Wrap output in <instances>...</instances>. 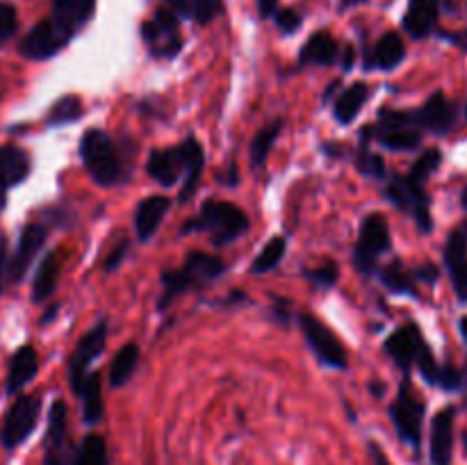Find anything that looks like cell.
I'll use <instances>...</instances> for the list:
<instances>
[{
    "label": "cell",
    "mask_w": 467,
    "mask_h": 465,
    "mask_svg": "<svg viewBox=\"0 0 467 465\" xmlns=\"http://www.w3.org/2000/svg\"><path fill=\"white\" fill-rule=\"evenodd\" d=\"M226 272V263L219 255L205 251H192L181 269H164L162 272V299L158 301V310L169 308L176 296L190 290H203L213 281H217Z\"/></svg>",
    "instance_id": "1"
},
{
    "label": "cell",
    "mask_w": 467,
    "mask_h": 465,
    "mask_svg": "<svg viewBox=\"0 0 467 465\" xmlns=\"http://www.w3.org/2000/svg\"><path fill=\"white\" fill-rule=\"evenodd\" d=\"M246 228H249V217L244 214V210L228 201L210 199L201 208V217L187 222L182 226V232L190 235L196 231H208L213 235L214 246H226L237 240L242 232H246Z\"/></svg>",
    "instance_id": "2"
},
{
    "label": "cell",
    "mask_w": 467,
    "mask_h": 465,
    "mask_svg": "<svg viewBox=\"0 0 467 465\" xmlns=\"http://www.w3.org/2000/svg\"><path fill=\"white\" fill-rule=\"evenodd\" d=\"M80 158L89 176L99 185L109 187L121 181V155L114 141L99 128H91L82 135Z\"/></svg>",
    "instance_id": "3"
},
{
    "label": "cell",
    "mask_w": 467,
    "mask_h": 465,
    "mask_svg": "<svg viewBox=\"0 0 467 465\" xmlns=\"http://www.w3.org/2000/svg\"><path fill=\"white\" fill-rule=\"evenodd\" d=\"M377 140L390 150H413L420 146V128L415 126L413 112H400V109H381L379 121L374 126H365L360 132V141L369 144V140Z\"/></svg>",
    "instance_id": "4"
},
{
    "label": "cell",
    "mask_w": 467,
    "mask_h": 465,
    "mask_svg": "<svg viewBox=\"0 0 467 465\" xmlns=\"http://www.w3.org/2000/svg\"><path fill=\"white\" fill-rule=\"evenodd\" d=\"M141 39L149 46L150 55L160 59H171L181 53L182 36H181V18L167 7H158L149 21L141 23L140 27Z\"/></svg>",
    "instance_id": "5"
},
{
    "label": "cell",
    "mask_w": 467,
    "mask_h": 465,
    "mask_svg": "<svg viewBox=\"0 0 467 465\" xmlns=\"http://www.w3.org/2000/svg\"><path fill=\"white\" fill-rule=\"evenodd\" d=\"M390 226H388L386 217L379 212L368 214L360 223L358 242L354 246V264L363 276H369V274L377 269L379 255L386 253L390 249Z\"/></svg>",
    "instance_id": "6"
},
{
    "label": "cell",
    "mask_w": 467,
    "mask_h": 465,
    "mask_svg": "<svg viewBox=\"0 0 467 465\" xmlns=\"http://www.w3.org/2000/svg\"><path fill=\"white\" fill-rule=\"evenodd\" d=\"M424 410H427V406H424V401L418 399V395L410 390V383H401L400 395H397V399L392 401L390 406V418L397 429V436H400L406 445L413 447L415 451L422 445Z\"/></svg>",
    "instance_id": "7"
},
{
    "label": "cell",
    "mask_w": 467,
    "mask_h": 465,
    "mask_svg": "<svg viewBox=\"0 0 467 465\" xmlns=\"http://www.w3.org/2000/svg\"><path fill=\"white\" fill-rule=\"evenodd\" d=\"M41 415V399L36 395H21L14 399V404L9 406L7 415H5L3 429H0V442H3L5 450H16L18 445L30 438V433L35 431L36 422H39Z\"/></svg>",
    "instance_id": "8"
},
{
    "label": "cell",
    "mask_w": 467,
    "mask_h": 465,
    "mask_svg": "<svg viewBox=\"0 0 467 465\" xmlns=\"http://www.w3.org/2000/svg\"><path fill=\"white\" fill-rule=\"evenodd\" d=\"M383 194H386V199L390 201L395 208L409 212L410 217L415 219V223L420 226V231H431L433 219L431 210H429V196L420 182L410 181L409 176H392Z\"/></svg>",
    "instance_id": "9"
},
{
    "label": "cell",
    "mask_w": 467,
    "mask_h": 465,
    "mask_svg": "<svg viewBox=\"0 0 467 465\" xmlns=\"http://www.w3.org/2000/svg\"><path fill=\"white\" fill-rule=\"evenodd\" d=\"M299 326H301V331H304V337H306V342H308L310 351L317 356V360L324 365V367L347 369L345 346H342V342L337 340L336 333H333L327 324L319 322L315 315L301 313Z\"/></svg>",
    "instance_id": "10"
},
{
    "label": "cell",
    "mask_w": 467,
    "mask_h": 465,
    "mask_svg": "<svg viewBox=\"0 0 467 465\" xmlns=\"http://www.w3.org/2000/svg\"><path fill=\"white\" fill-rule=\"evenodd\" d=\"M109 326L108 322H99L91 331H87L82 336V340L78 342V346L73 349V354L68 356V383H71V390L76 395H80L82 386H85L87 377H89V367L105 349V342H108Z\"/></svg>",
    "instance_id": "11"
},
{
    "label": "cell",
    "mask_w": 467,
    "mask_h": 465,
    "mask_svg": "<svg viewBox=\"0 0 467 465\" xmlns=\"http://www.w3.org/2000/svg\"><path fill=\"white\" fill-rule=\"evenodd\" d=\"M71 41V36L59 30L53 18H44L36 23L18 44V53L27 59H50Z\"/></svg>",
    "instance_id": "12"
},
{
    "label": "cell",
    "mask_w": 467,
    "mask_h": 465,
    "mask_svg": "<svg viewBox=\"0 0 467 465\" xmlns=\"http://www.w3.org/2000/svg\"><path fill=\"white\" fill-rule=\"evenodd\" d=\"M46 240H48V228L44 223H27L23 226L21 235H18L16 251H14L12 260H9V281L18 283L23 281L26 272L30 269L32 260L36 258L41 249H44Z\"/></svg>",
    "instance_id": "13"
},
{
    "label": "cell",
    "mask_w": 467,
    "mask_h": 465,
    "mask_svg": "<svg viewBox=\"0 0 467 465\" xmlns=\"http://www.w3.org/2000/svg\"><path fill=\"white\" fill-rule=\"evenodd\" d=\"M32 169L30 153L16 144L0 146V212L7 205V191L21 185Z\"/></svg>",
    "instance_id": "14"
},
{
    "label": "cell",
    "mask_w": 467,
    "mask_h": 465,
    "mask_svg": "<svg viewBox=\"0 0 467 465\" xmlns=\"http://www.w3.org/2000/svg\"><path fill=\"white\" fill-rule=\"evenodd\" d=\"M67 442H68V415L67 404L62 399L50 406L48 431L44 440V465H67Z\"/></svg>",
    "instance_id": "15"
},
{
    "label": "cell",
    "mask_w": 467,
    "mask_h": 465,
    "mask_svg": "<svg viewBox=\"0 0 467 465\" xmlns=\"http://www.w3.org/2000/svg\"><path fill=\"white\" fill-rule=\"evenodd\" d=\"M415 126L422 128V130L433 132V135H445L454 128L456 123V105L447 98L442 91H436L433 96H429L427 103L413 114Z\"/></svg>",
    "instance_id": "16"
},
{
    "label": "cell",
    "mask_w": 467,
    "mask_h": 465,
    "mask_svg": "<svg viewBox=\"0 0 467 465\" xmlns=\"http://www.w3.org/2000/svg\"><path fill=\"white\" fill-rule=\"evenodd\" d=\"M427 346L424 342L422 331H420L418 324H406V326L397 328L390 337L386 340V354L400 365L401 369H410L418 360V356L422 354V349Z\"/></svg>",
    "instance_id": "17"
},
{
    "label": "cell",
    "mask_w": 467,
    "mask_h": 465,
    "mask_svg": "<svg viewBox=\"0 0 467 465\" xmlns=\"http://www.w3.org/2000/svg\"><path fill=\"white\" fill-rule=\"evenodd\" d=\"M50 18L59 30L76 36L96 12V0H50Z\"/></svg>",
    "instance_id": "18"
},
{
    "label": "cell",
    "mask_w": 467,
    "mask_h": 465,
    "mask_svg": "<svg viewBox=\"0 0 467 465\" xmlns=\"http://www.w3.org/2000/svg\"><path fill=\"white\" fill-rule=\"evenodd\" d=\"M146 171L153 178L155 182H160L162 187H173L178 181H182V153L181 146H173V149H153L149 155V162H146Z\"/></svg>",
    "instance_id": "19"
},
{
    "label": "cell",
    "mask_w": 467,
    "mask_h": 465,
    "mask_svg": "<svg viewBox=\"0 0 467 465\" xmlns=\"http://www.w3.org/2000/svg\"><path fill=\"white\" fill-rule=\"evenodd\" d=\"M454 413L456 410L451 406H447V408H442L433 418L431 447H429L433 465L451 463V450H454Z\"/></svg>",
    "instance_id": "20"
},
{
    "label": "cell",
    "mask_w": 467,
    "mask_h": 465,
    "mask_svg": "<svg viewBox=\"0 0 467 465\" xmlns=\"http://www.w3.org/2000/svg\"><path fill=\"white\" fill-rule=\"evenodd\" d=\"M39 372V354L32 345H23L21 349L14 351L12 360H9L7 369V395H16L21 392L32 378Z\"/></svg>",
    "instance_id": "21"
},
{
    "label": "cell",
    "mask_w": 467,
    "mask_h": 465,
    "mask_svg": "<svg viewBox=\"0 0 467 465\" xmlns=\"http://www.w3.org/2000/svg\"><path fill=\"white\" fill-rule=\"evenodd\" d=\"M441 16V0H410L404 14V30L413 39H424L436 27Z\"/></svg>",
    "instance_id": "22"
},
{
    "label": "cell",
    "mask_w": 467,
    "mask_h": 465,
    "mask_svg": "<svg viewBox=\"0 0 467 465\" xmlns=\"http://www.w3.org/2000/svg\"><path fill=\"white\" fill-rule=\"evenodd\" d=\"M181 153H182V167H185V173H182L181 201L185 203V201L192 199L196 187H199L201 173H203V167H205V153L201 141L194 140V137H187V140L182 141Z\"/></svg>",
    "instance_id": "23"
},
{
    "label": "cell",
    "mask_w": 467,
    "mask_h": 465,
    "mask_svg": "<svg viewBox=\"0 0 467 465\" xmlns=\"http://www.w3.org/2000/svg\"><path fill=\"white\" fill-rule=\"evenodd\" d=\"M406 57V46L397 32H386L377 41L372 53H365V68H381V71H392L400 67Z\"/></svg>",
    "instance_id": "24"
},
{
    "label": "cell",
    "mask_w": 467,
    "mask_h": 465,
    "mask_svg": "<svg viewBox=\"0 0 467 465\" xmlns=\"http://www.w3.org/2000/svg\"><path fill=\"white\" fill-rule=\"evenodd\" d=\"M445 264L461 301H467V246L461 231H454L445 246Z\"/></svg>",
    "instance_id": "25"
},
{
    "label": "cell",
    "mask_w": 467,
    "mask_h": 465,
    "mask_svg": "<svg viewBox=\"0 0 467 465\" xmlns=\"http://www.w3.org/2000/svg\"><path fill=\"white\" fill-rule=\"evenodd\" d=\"M169 199L167 196H160V194H150L149 199L141 201L135 210V232L141 242L150 240L158 231L160 222L164 219L169 210Z\"/></svg>",
    "instance_id": "26"
},
{
    "label": "cell",
    "mask_w": 467,
    "mask_h": 465,
    "mask_svg": "<svg viewBox=\"0 0 467 465\" xmlns=\"http://www.w3.org/2000/svg\"><path fill=\"white\" fill-rule=\"evenodd\" d=\"M337 53H340L337 41L328 32L319 30L301 48L299 64L301 67H331L337 62Z\"/></svg>",
    "instance_id": "27"
},
{
    "label": "cell",
    "mask_w": 467,
    "mask_h": 465,
    "mask_svg": "<svg viewBox=\"0 0 467 465\" xmlns=\"http://www.w3.org/2000/svg\"><path fill=\"white\" fill-rule=\"evenodd\" d=\"M59 274H62V253L57 251H50L44 260H41L39 269L35 274V283H32V301L35 304H44L46 299L53 296V292L57 290Z\"/></svg>",
    "instance_id": "28"
},
{
    "label": "cell",
    "mask_w": 467,
    "mask_h": 465,
    "mask_svg": "<svg viewBox=\"0 0 467 465\" xmlns=\"http://www.w3.org/2000/svg\"><path fill=\"white\" fill-rule=\"evenodd\" d=\"M369 98V87L365 82H354L351 87H347L340 96L336 98V105H333V117L340 126H349L358 112L363 109L365 100Z\"/></svg>",
    "instance_id": "29"
},
{
    "label": "cell",
    "mask_w": 467,
    "mask_h": 465,
    "mask_svg": "<svg viewBox=\"0 0 467 465\" xmlns=\"http://www.w3.org/2000/svg\"><path fill=\"white\" fill-rule=\"evenodd\" d=\"M78 397L82 399V419H85V424H89V427L99 424L100 419H103V413H105L103 383H100L99 374L91 372L89 377H87L85 386H82L80 395Z\"/></svg>",
    "instance_id": "30"
},
{
    "label": "cell",
    "mask_w": 467,
    "mask_h": 465,
    "mask_svg": "<svg viewBox=\"0 0 467 465\" xmlns=\"http://www.w3.org/2000/svg\"><path fill=\"white\" fill-rule=\"evenodd\" d=\"M137 365H140V346L135 342H128L121 349L114 354L112 363H109V386L121 388L130 381L135 374Z\"/></svg>",
    "instance_id": "31"
},
{
    "label": "cell",
    "mask_w": 467,
    "mask_h": 465,
    "mask_svg": "<svg viewBox=\"0 0 467 465\" xmlns=\"http://www.w3.org/2000/svg\"><path fill=\"white\" fill-rule=\"evenodd\" d=\"M71 465H109L108 442L99 433H89L73 451Z\"/></svg>",
    "instance_id": "32"
},
{
    "label": "cell",
    "mask_w": 467,
    "mask_h": 465,
    "mask_svg": "<svg viewBox=\"0 0 467 465\" xmlns=\"http://www.w3.org/2000/svg\"><path fill=\"white\" fill-rule=\"evenodd\" d=\"M281 130H283V119H274L272 123H267V126L254 137L249 155H251V164H254L255 169L265 167V162H267L269 158V150L274 149V141L278 140Z\"/></svg>",
    "instance_id": "33"
},
{
    "label": "cell",
    "mask_w": 467,
    "mask_h": 465,
    "mask_svg": "<svg viewBox=\"0 0 467 465\" xmlns=\"http://www.w3.org/2000/svg\"><path fill=\"white\" fill-rule=\"evenodd\" d=\"M285 237H272V240L263 246V251L255 255L254 263H251V274H267L272 272V269H276L278 264H281V260L285 258Z\"/></svg>",
    "instance_id": "34"
},
{
    "label": "cell",
    "mask_w": 467,
    "mask_h": 465,
    "mask_svg": "<svg viewBox=\"0 0 467 465\" xmlns=\"http://www.w3.org/2000/svg\"><path fill=\"white\" fill-rule=\"evenodd\" d=\"M381 281L383 285L390 292H395V294H418V292H415L413 278H410V274L404 269L401 260H392L390 264H386V267L381 269Z\"/></svg>",
    "instance_id": "35"
},
{
    "label": "cell",
    "mask_w": 467,
    "mask_h": 465,
    "mask_svg": "<svg viewBox=\"0 0 467 465\" xmlns=\"http://www.w3.org/2000/svg\"><path fill=\"white\" fill-rule=\"evenodd\" d=\"M85 114L82 108V100L78 96H62L59 100H55V105L48 112V126H64V123H73Z\"/></svg>",
    "instance_id": "36"
},
{
    "label": "cell",
    "mask_w": 467,
    "mask_h": 465,
    "mask_svg": "<svg viewBox=\"0 0 467 465\" xmlns=\"http://www.w3.org/2000/svg\"><path fill=\"white\" fill-rule=\"evenodd\" d=\"M354 164L363 176L374 178V181H383V178H386V162H383L381 155L372 153L365 141H360V149L358 153H356Z\"/></svg>",
    "instance_id": "37"
},
{
    "label": "cell",
    "mask_w": 467,
    "mask_h": 465,
    "mask_svg": "<svg viewBox=\"0 0 467 465\" xmlns=\"http://www.w3.org/2000/svg\"><path fill=\"white\" fill-rule=\"evenodd\" d=\"M441 162H442L441 150H438V149L424 150V153L420 155L418 160H415V164H413V169H410L409 178H410V181L420 182V185H424V181H427V178L431 176L433 171H438Z\"/></svg>",
    "instance_id": "38"
},
{
    "label": "cell",
    "mask_w": 467,
    "mask_h": 465,
    "mask_svg": "<svg viewBox=\"0 0 467 465\" xmlns=\"http://www.w3.org/2000/svg\"><path fill=\"white\" fill-rule=\"evenodd\" d=\"M222 12L223 0H190V18H194L199 26H208Z\"/></svg>",
    "instance_id": "39"
},
{
    "label": "cell",
    "mask_w": 467,
    "mask_h": 465,
    "mask_svg": "<svg viewBox=\"0 0 467 465\" xmlns=\"http://www.w3.org/2000/svg\"><path fill=\"white\" fill-rule=\"evenodd\" d=\"M306 276H308L310 283H315L317 287H333L337 283V278H340V269H337V264L333 263V260H327L324 264H319V267L315 269H308V272H304Z\"/></svg>",
    "instance_id": "40"
},
{
    "label": "cell",
    "mask_w": 467,
    "mask_h": 465,
    "mask_svg": "<svg viewBox=\"0 0 467 465\" xmlns=\"http://www.w3.org/2000/svg\"><path fill=\"white\" fill-rule=\"evenodd\" d=\"M18 30V12L14 5L0 3V44L12 39Z\"/></svg>",
    "instance_id": "41"
},
{
    "label": "cell",
    "mask_w": 467,
    "mask_h": 465,
    "mask_svg": "<svg viewBox=\"0 0 467 465\" xmlns=\"http://www.w3.org/2000/svg\"><path fill=\"white\" fill-rule=\"evenodd\" d=\"M415 365H418V367H420V374H422V377H424V381L431 383V386H436L438 374H441V367H438L436 358H433V351L429 349V345L424 346L422 354L418 356Z\"/></svg>",
    "instance_id": "42"
},
{
    "label": "cell",
    "mask_w": 467,
    "mask_h": 465,
    "mask_svg": "<svg viewBox=\"0 0 467 465\" xmlns=\"http://www.w3.org/2000/svg\"><path fill=\"white\" fill-rule=\"evenodd\" d=\"M274 21H276L278 30L285 32V35H292V32L299 30L304 18H301V14L296 12L295 7H285V9H278V12L274 14Z\"/></svg>",
    "instance_id": "43"
},
{
    "label": "cell",
    "mask_w": 467,
    "mask_h": 465,
    "mask_svg": "<svg viewBox=\"0 0 467 465\" xmlns=\"http://www.w3.org/2000/svg\"><path fill=\"white\" fill-rule=\"evenodd\" d=\"M436 386H441L442 390H459L463 386V377H461V372L454 365H445V367H441Z\"/></svg>",
    "instance_id": "44"
},
{
    "label": "cell",
    "mask_w": 467,
    "mask_h": 465,
    "mask_svg": "<svg viewBox=\"0 0 467 465\" xmlns=\"http://www.w3.org/2000/svg\"><path fill=\"white\" fill-rule=\"evenodd\" d=\"M9 283V246L7 237L0 231V294H3L5 285Z\"/></svg>",
    "instance_id": "45"
},
{
    "label": "cell",
    "mask_w": 467,
    "mask_h": 465,
    "mask_svg": "<svg viewBox=\"0 0 467 465\" xmlns=\"http://www.w3.org/2000/svg\"><path fill=\"white\" fill-rule=\"evenodd\" d=\"M415 276H418L420 281H424V283H436L438 276H441V272H438L436 264L424 263V264H420L418 269H415Z\"/></svg>",
    "instance_id": "46"
},
{
    "label": "cell",
    "mask_w": 467,
    "mask_h": 465,
    "mask_svg": "<svg viewBox=\"0 0 467 465\" xmlns=\"http://www.w3.org/2000/svg\"><path fill=\"white\" fill-rule=\"evenodd\" d=\"M126 249H128V242H123V244H119L117 249L109 253V258L105 260V269H108V272H114V269L119 267V263H121L123 255H126Z\"/></svg>",
    "instance_id": "47"
},
{
    "label": "cell",
    "mask_w": 467,
    "mask_h": 465,
    "mask_svg": "<svg viewBox=\"0 0 467 465\" xmlns=\"http://www.w3.org/2000/svg\"><path fill=\"white\" fill-rule=\"evenodd\" d=\"M164 3L178 18H190V0H164Z\"/></svg>",
    "instance_id": "48"
},
{
    "label": "cell",
    "mask_w": 467,
    "mask_h": 465,
    "mask_svg": "<svg viewBox=\"0 0 467 465\" xmlns=\"http://www.w3.org/2000/svg\"><path fill=\"white\" fill-rule=\"evenodd\" d=\"M368 450H369V459H372L374 465H392L381 445H377V442H369Z\"/></svg>",
    "instance_id": "49"
},
{
    "label": "cell",
    "mask_w": 467,
    "mask_h": 465,
    "mask_svg": "<svg viewBox=\"0 0 467 465\" xmlns=\"http://www.w3.org/2000/svg\"><path fill=\"white\" fill-rule=\"evenodd\" d=\"M258 12L263 18H274L278 12V0H258Z\"/></svg>",
    "instance_id": "50"
},
{
    "label": "cell",
    "mask_w": 467,
    "mask_h": 465,
    "mask_svg": "<svg viewBox=\"0 0 467 465\" xmlns=\"http://www.w3.org/2000/svg\"><path fill=\"white\" fill-rule=\"evenodd\" d=\"M274 317H276L278 324L290 322V308H287V301L278 299L276 305H274Z\"/></svg>",
    "instance_id": "51"
},
{
    "label": "cell",
    "mask_w": 467,
    "mask_h": 465,
    "mask_svg": "<svg viewBox=\"0 0 467 465\" xmlns=\"http://www.w3.org/2000/svg\"><path fill=\"white\" fill-rule=\"evenodd\" d=\"M442 36H445L447 41H451V44L461 46V48L467 50V30H463V32H454V35H442Z\"/></svg>",
    "instance_id": "52"
},
{
    "label": "cell",
    "mask_w": 467,
    "mask_h": 465,
    "mask_svg": "<svg viewBox=\"0 0 467 465\" xmlns=\"http://www.w3.org/2000/svg\"><path fill=\"white\" fill-rule=\"evenodd\" d=\"M342 53H345V57H342V68H345V71H351V67H354V46H345V50H342Z\"/></svg>",
    "instance_id": "53"
},
{
    "label": "cell",
    "mask_w": 467,
    "mask_h": 465,
    "mask_svg": "<svg viewBox=\"0 0 467 465\" xmlns=\"http://www.w3.org/2000/svg\"><path fill=\"white\" fill-rule=\"evenodd\" d=\"M360 3H365V0H342L340 9H349V7H354V5H360Z\"/></svg>",
    "instance_id": "54"
},
{
    "label": "cell",
    "mask_w": 467,
    "mask_h": 465,
    "mask_svg": "<svg viewBox=\"0 0 467 465\" xmlns=\"http://www.w3.org/2000/svg\"><path fill=\"white\" fill-rule=\"evenodd\" d=\"M461 333H463V337L467 340V315L463 319H461Z\"/></svg>",
    "instance_id": "55"
},
{
    "label": "cell",
    "mask_w": 467,
    "mask_h": 465,
    "mask_svg": "<svg viewBox=\"0 0 467 465\" xmlns=\"http://www.w3.org/2000/svg\"><path fill=\"white\" fill-rule=\"evenodd\" d=\"M459 231H461V235H463V240H465V246H467V222L463 223V226L459 228Z\"/></svg>",
    "instance_id": "56"
},
{
    "label": "cell",
    "mask_w": 467,
    "mask_h": 465,
    "mask_svg": "<svg viewBox=\"0 0 467 465\" xmlns=\"http://www.w3.org/2000/svg\"><path fill=\"white\" fill-rule=\"evenodd\" d=\"M463 208L467 210V187H465V191H463Z\"/></svg>",
    "instance_id": "57"
},
{
    "label": "cell",
    "mask_w": 467,
    "mask_h": 465,
    "mask_svg": "<svg viewBox=\"0 0 467 465\" xmlns=\"http://www.w3.org/2000/svg\"><path fill=\"white\" fill-rule=\"evenodd\" d=\"M465 117H467V108H465Z\"/></svg>",
    "instance_id": "58"
}]
</instances>
